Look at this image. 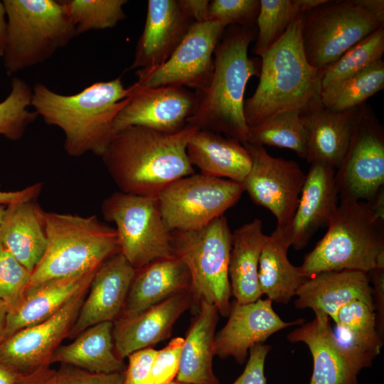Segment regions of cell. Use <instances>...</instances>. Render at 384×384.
<instances>
[{
	"mask_svg": "<svg viewBox=\"0 0 384 384\" xmlns=\"http://www.w3.org/2000/svg\"><path fill=\"white\" fill-rule=\"evenodd\" d=\"M127 102L116 116L113 135L129 127H144L172 134L183 129L194 113L200 96L182 87L129 86Z\"/></svg>",
	"mask_w": 384,
	"mask_h": 384,
	"instance_id": "cell-16",
	"label": "cell"
},
{
	"mask_svg": "<svg viewBox=\"0 0 384 384\" xmlns=\"http://www.w3.org/2000/svg\"><path fill=\"white\" fill-rule=\"evenodd\" d=\"M194 22L178 0H149L144 27L129 70L137 79L161 66L171 55Z\"/></svg>",
	"mask_w": 384,
	"mask_h": 384,
	"instance_id": "cell-18",
	"label": "cell"
},
{
	"mask_svg": "<svg viewBox=\"0 0 384 384\" xmlns=\"http://www.w3.org/2000/svg\"><path fill=\"white\" fill-rule=\"evenodd\" d=\"M96 271L27 289L20 304L7 313L3 339L54 315L75 295L89 288Z\"/></svg>",
	"mask_w": 384,
	"mask_h": 384,
	"instance_id": "cell-26",
	"label": "cell"
},
{
	"mask_svg": "<svg viewBox=\"0 0 384 384\" xmlns=\"http://www.w3.org/2000/svg\"><path fill=\"white\" fill-rule=\"evenodd\" d=\"M57 370L49 367L33 373L18 375L14 384H56Z\"/></svg>",
	"mask_w": 384,
	"mask_h": 384,
	"instance_id": "cell-50",
	"label": "cell"
},
{
	"mask_svg": "<svg viewBox=\"0 0 384 384\" xmlns=\"http://www.w3.org/2000/svg\"><path fill=\"white\" fill-rule=\"evenodd\" d=\"M156 351L153 348H146L129 355L123 383L151 384V368Z\"/></svg>",
	"mask_w": 384,
	"mask_h": 384,
	"instance_id": "cell-45",
	"label": "cell"
},
{
	"mask_svg": "<svg viewBox=\"0 0 384 384\" xmlns=\"http://www.w3.org/2000/svg\"><path fill=\"white\" fill-rule=\"evenodd\" d=\"M302 15L261 57L260 80L253 95L245 100L244 114L249 128L290 110L319 102L324 70L307 61L302 37Z\"/></svg>",
	"mask_w": 384,
	"mask_h": 384,
	"instance_id": "cell-4",
	"label": "cell"
},
{
	"mask_svg": "<svg viewBox=\"0 0 384 384\" xmlns=\"http://www.w3.org/2000/svg\"><path fill=\"white\" fill-rule=\"evenodd\" d=\"M338 200L335 169L312 162L291 222L286 228L277 230L290 246L297 250L303 249L319 228L328 225L337 208Z\"/></svg>",
	"mask_w": 384,
	"mask_h": 384,
	"instance_id": "cell-20",
	"label": "cell"
},
{
	"mask_svg": "<svg viewBox=\"0 0 384 384\" xmlns=\"http://www.w3.org/2000/svg\"><path fill=\"white\" fill-rule=\"evenodd\" d=\"M183 338L176 337L157 351L151 368V384H167L177 375Z\"/></svg>",
	"mask_w": 384,
	"mask_h": 384,
	"instance_id": "cell-43",
	"label": "cell"
},
{
	"mask_svg": "<svg viewBox=\"0 0 384 384\" xmlns=\"http://www.w3.org/2000/svg\"><path fill=\"white\" fill-rule=\"evenodd\" d=\"M340 201H369L384 185V131L366 104L362 106L347 153L335 172Z\"/></svg>",
	"mask_w": 384,
	"mask_h": 384,
	"instance_id": "cell-12",
	"label": "cell"
},
{
	"mask_svg": "<svg viewBox=\"0 0 384 384\" xmlns=\"http://www.w3.org/2000/svg\"><path fill=\"white\" fill-rule=\"evenodd\" d=\"M384 88V61L381 59L361 72L321 90L320 100L326 109L341 112L366 104Z\"/></svg>",
	"mask_w": 384,
	"mask_h": 384,
	"instance_id": "cell-33",
	"label": "cell"
},
{
	"mask_svg": "<svg viewBox=\"0 0 384 384\" xmlns=\"http://www.w3.org/2000/svg\"><path fill=\"white\" fill-rule=\"evenodd\" d=\"M260 11V0H213L210 1L208 21L226 27H254Z\"/></svg>",
	"mask_w": 384,
	"mask_h": 384,
	"instance_id": "cell-42",
	"label": "cell"
},
{
	"mask_svg": "<svg viewBox=\"0 0 384 384\" xmlns=\"http://www.w3.org/2000/svg\"><path fill=\"white\" fill-rule=\"evenodd\" d=\"M289 247L281 231L275 229L267 235L260 253L259 285L262 294H266L272 302L287 304L307 279L300 267L289 261Z\"/></svg>",
	"mask_w": 384,
	"mask_h": 384,
	"instance_id": "cell-31",
	"label": "cell"
},
{
	"mask_svg": "<svg viewBox=\"0 0 384 384\" xmlns=\"http://www.w3.org/2000/svg\"><path fill=\"white\" fill-rule=\"evenodd\" d=\"M228 316L225 326L215 335L214 353L220 358L233 357L239 364L245 362L253 346L263 343L284 328L304 322V319L284 321L268 298L246 304L233 301Z\"/></svg>",
	"mask_w": 384,
	"mask_h": 384,
	"instance_id": "cell-17",
	"label": "cell"
},
{
	"mask_svg": "<svg viewBox=\"0 0 384 384\" xmlns=\"http://www.w3.org/2000/svg\"><path fill=\"white\" fill-rule=\"evenodd\" d=\"M191 289V274L182 261L174 256L154 260L136 270L117 319L134 317L174 295Z\"/></svg>",
	"mask_w": 384,
	"mask_h": 384,
	"instance_id": "cell-24",
	"label": "cell"
},
{
	"mask_svg": "<svg viewBox=\"0 0 384 384\" xmlns=\"http://www.w3.org/2000/svg\"><path fill=\"white\" fill-rule=\"evenodd\" d=\"M2 1L8 22L3 58L9 75L48 60L77 36L61 1Z\"/></svg>",
	"mask_w": 384,
	"mask_h": 384,
	"instance_id": "cell-8",
	"label": "cell"
},
{
	"mask_svg": "<svg viewBox=\"0 0 384 384\" xmlns=\"http://www.w3.org/2000/svg\"><path fill=\"white\" fill-rule=\"evenodd\" d=\"M254 27L226 28L214 53V71L209 86L186 124L199 129L224 134L242 144L250 142L244 114L245 92L249 80L259 76L260 66L248 56Z\"/></svg>",
	"mask_w": 384,
	"mask_h": 384,
	"instance_id": "cell-3",
	"label": "cell"
},
{
	"mask_svg": "<svg viewBox=\"0 0 384 384\" xmlns=\"http://www.w3.org/2000/svg\"><path fill=\"white\" fill-rule=\"evenodd\" d=\"M102 212L106 220L115 224L120 252L135 270L174 257L171 232L164 222L156 196L117 191L104 199Z\"/></svg>",
	"mask_w": 384,
	"mask_h": 384,
	"instance_id": "cell-10",
	"label": "cell"
},
{
	"mask_svg": "<svg viewBox=\"0 0 384 384\" xmlns=\"http://www.w3.org/2000/svg\"><path fill=\"white\" fill-rule=\"evenodd\" d=\"M167 384H186V383H180V382H178V381L174 380H173V381H171V382H170V383H169Z\"/></svg>",
	"mask_w": 384,
	"mask_h": 384,
	"instance_id": "cell-56",
	"label": "cell"
},
{
	"mask_svg": "<svg viewBox=\"0 0 384 384\" xmlns=\"http://www.w3.org/2000/svg\"><path fill=\"white\" fill-rule=\"evenodd\" d=\"M33 90L23 80L14 77L11 90L7 97L0 102V135L16 141L24 134L29 124L38 117L30 111Z\"/></svg>",
	"mask_w": 384,
	"mask_h": 384,
	"instance_id": "cell-38",
	"label": "cell"
},
{
	"mask_svg": "<svg viewBox=\"0 0 384 384\" xmlns=\"http://www.w3.org/2000/svg\"><path fill=\"white\" fill-rule=\"evenodd\" d=\"M0 245L31 273L34 270L47 246L43 210L34 201L6 206Z\"/></svg>",
	"mask_w": 384,
	"mask_h": 384,
	"instance_id": "cell-28",
	"label": "cell"
},
{
	"mask_svg": "<svg viewBox=\"0 0 384 384\" xmlns=\"http://www.w3.org/2000/svg\"><path fill=\"white\" fill-rule=\"evenodd\" d=\"M32 90L33 110L46 124L63 131L64 149L72 156L90 151L102 154L113 136L114 119L130 92L121 77L94 82L70 95L57 93L40 82Z\"/></svg>",
	"mask_w": 384,
	"mask_h": 384,
	"instance_id": "cell-2",
	"label": "cell"
},
{
	"mask_svg": "<svg viewBox=\"0 0 384 384\" xmlns=\"http://www.w3.org/2000/svg\"><path fill=\"white\" fill-rule=\"evenodd\" d=\"M226 28L215 21L193 23L169 58L136 83L144 87L190 88L201 95L212 79L213 55Z\"/></svg>",
	"mask_w": 384,
	"mask_h": 384,
	"instance_id": "cell-13",
	"label": "cell"
},
{
	"mask_svg": "<svg viewBox=\"0 0 384 384\" xmlns=\"http://www.w3.org/2000/svg\"><path fill=\"white\" fill-rule=\"evenodd\" d=\"M370 272L373 282V297L375 310H377L376 323L380 336L383 334L384 325V261L380 262Z\"/></svg>",
	"mask_w": 384,
	"mask_h": 384,
	"instance_id": "cell-47",
	"label": "cell"
},
{
	"mask_svg": "<svg viewBox=\"0 0 384 384\" xmlns=\"http://www.w3.org/2000/svg\"><path fill=\"white\" fill-rule=\"evenodd\" d=\"M326 0H260L257 36L253 48L261 56L286 32L296 18Z\"/></svg>",
	"mask_w": 384,
	"mask_h": 384,
	"instance_id": "cell-34",
	"label": "cell"
},
{
	"mask_svg": "<svg viewBox=\"0 0 384 384\" xmlns=\"http://www.w3.org/2000/svg\"><path fill=\"white\" fill-rule=\"evenodd\" d=\"M42 187V183H36L19 191L0 190V205L8 206L17 202L34 201L40 194Z\"/></svg>",
	"mask_w": 384,
	"mask_h": 384,
	"instance_id": "cell-48",
	"label": "cell"
},
{
	"mask_svg": "<svg viewBox=\"0 0 384 384\" xmlns=\"http://www.w3.org/2000/svg\"><path fill=\"white\" fill-rule=\"evenodd\" d=\"M198 129L187 124L168 134L129 127L112 136L100 156L120 191L157 196L174 181L195 174L186 147Z\"/></svg>",
	"mask_w": 384,
	"mask_h": 384,
	"instance_id": "cell-1",
	"label": "cell"
},
{
	"mask_svg": "<svg viewBox=\"0 0 384 384\" xmlns=\"http://www.w3.org/2000/svg\"><path fill=\"white\" fill-rule=\"evenodd\" d=\"M88 289L75 295L48 319L3 339L0 342V361L18 375L49 367L60 342L68 336Z\"/></svg>",
	"mask_w": 384,
	"mask_h": 384,
	"instance_id": "cell-15",
	"label": "cell"
},
{
	"mask_svg": "<svg viewBox=\"0 0 384 384\" xmlns=\"http://www.w3.org/2000/svg\"><path fill=\"white\" fill-rule=\"evenodd\" d=\"M368 204L373 213L380 220L384 221V191L383 187L369 201Z\"/></svg>",
	"mask_w": 384,
	"mask_h": 384,
	"instance_id": "cell-51",
	"label": "cell"
},
{
	"mask_svg": "<svg viewBox=\"0 0 384 384\" xmlns=\"http://www.w3.org/2000/svg\"><path fill=\"white\" fill-rule=\"evenodd\" d=\"M114 322L90 326L70 343L59 346L50 363H60L96 373L123 372L126 366L114 348Z\"/></svg>",
	"mask_w": 384,
	"mask_h": 384,
	"instance_id": "cell-30",
	"label": "cell"
},
{
	"mask_svg": "<svg viewBox=\"0 0 384 384\" xmlns=\"http://www.w3.org/2000/svg\"><path fill=\"white\" fill-rule=\"evenodd\" d=\"M77 35L92 30L112 28L126 17L127 0L61 1Z\"/></svg>",
	"mask_w": 384,
	"mask_h": 384,
	"instance_id": "cell-37",
	"label": "cell"
},
{
	"mask_svg": "<svg viewBox=\"0 0 384 384\" xmlns=\"http://www.w3.org/2000/svg\"><path fill=\"white\" fill-rule=\"evenodd\" d=\"M370 281L368 274L360 271L318 273L298 288L295 307L323 312L333 320L343 306L354 300L361 301L375 310Z\"/></svg>",
	"mask_w": 384,
	"mask_h": 384,
	"instance_id": "cell-23",
	"label": "cell"
},
{
	"mask_svg": "<svg viewBox=\"0 0 384 384\" xmlns=\"http://www.w3.org/2000/svg\"><path fill=\"white\" fill-rule=\"evenodd\" d=\"M232 244L226 217L221 215L197 230L171 232L173 255L187 267L194 304L206 301L228 316L231 290L228 264Z\"/></svg>",
	"mask_w": 384,
	"mask_h": 384,
	"instance_id": "cell-9",
	"label": "cell"
},
{
	"mask_svg": "<svg viewBox=\"0 0 384 384\" xmlns=\"http://www.w3.org/2000/svg\"><path fill=\"white\" fill-rule=\"evenodd\" d=\"M383 222L362 201H340L326 234L299 266L307 279L327 271L366 274L384 261Z\"/></svg>",
	"mask_w": 384,
	"mask_h": 384,
	"instance_id": "cell-6",
	"label": "cell"
},
{
	"mask_svg": "<svg viewBox=\"0 0 384 384\" xmlns=\"http://www.w3.org/2000/svg\"><path fill=\"white\" fill-rule=\"evenodd\" d=\"M383 27V0H326L302 15L307 61L324 71L352 46Z\"/></svg>",
	"mask_w": 384,
	"mask_h": 384,
	"instance_id": "cell-7",
	"label": "cell"
},
{
	"mask_svg": "<svg viewBox=\"0 0 384 384\" xmlns=\"http://www.w3.org/2000/svg\"><path fill=\"white\" fill-rule=\"evenodd\" d=\"M383 53L384 27L352 46L325 69L321 78V90L366 69L381 60Z\"/></svg>",
	"mask_w": 384,
	"mask_h": 384,
	"instance_id": "cell-36",
	"label": "cell"
},
{
	"mask_svg": "<svg viewBox=\"0 0 384 384\" xmlns=\"http://www.w3.org/2000/svg\"><path fill=\"white\" fill-rule=\"evenodd\" d=\"M186 152L201 174L242 183L252 165L245 146L233 138L198 129L190 139Z\"/></svg>",
	"mask_w": 384,
	"mask_h": 384,
	"instance_id": "cell-25",
	"label": "cell"
},
{
	"mask_svg": "<svg viewBox=\"0 0 384 384\" xmlns=\"http://www.w3.org/2000/svg\"><path fill=\"white\" fill-rule=\"evenodd\" d=\"M18 374L0 361V384H14Z\"/></svg>",
	"mask_w": 384,
	"mask_h": 384,
	"instance_id": "cell-53",
	"label": "cell"
},
{
	"mask_svg": "<svg viewBox=\"0 0 384 384\" xmlns=\"http://www.w3.org/2000/svg\"><path fill=\"white\" fill-rule=\"evenodd\" d=\"M135 271L121 252L105 262L96 271L67 337L75 338L101 322H114L122 311Z\"/></svg>",
	"mask_w": 384,
	"mask_h": 384,
	"instance_id": "cell-19",
	"label": "cell"
},
{
	"mask_svg": "<svg viewBox=\"0 0 384 384\" xmlns=\"http://www.w3.org/2000/svg\"><path fill=\"white\" fill-rule=\"evenodd\" d=\"M46 252L31 272L28 287L97 270L120 252L115 228L95 215L80 216L43 210Z\"/></svg>",
	"mask_w": 384,
	"mask_h": 384,
	"instance_id": "cell-5",
	"label": "cell"
},
{
	"mask_svg": "<svg viewBox=\"0 0 384 384\" xmlns=\"http://www.w3.org/2000/svg\"><path fill=\"white\" fill-rule=\"evenodd\" d=\"M244 191L242 183L193 174L174 181L156 198L168 230L190 231L223 215Z\"/></svg>",
	"mask_w": 384,
	"mask_h": 384,
	"instance_id": "cell-11",
	"label": "cell"
},
{
	"mask_svg": "<svg viewBox=\"0 0 384 384\" xmlns=\"http://www.w3.org/2000/svg\"><path fill=\"white\" fill-rule=\"evenodd\" d=\"M335 340L343 368L341 384H358L360 371L371 366L378 353L354 341L344 329L336 326Z\"/></svg>",
	"mask_w": 384,
	"mask_h": 384,
	"instance_id": "cell-41",
	"label": "cell"
},
{
	"mask_svg": "<svg viewBox=\"0 0 384 384\" xmlns=\"http://www.w3.org/2000/svg\"><path fill=\"white\" fill-rule=\"evenodd\" d=\"M6 206L0 205V229L1 228L3 221H4V216H5V213H6Z\"/></svg>",
	"mask_w": 384,
	"mask_h": 384,
	"instance_id": "cell-55",
	"label": "cell"
},
{
	"mask_svg": "<svg viewBox=\"0 0 384 384\" xmlns=\"http://www.w3.org/2000/svg\"><path fill=\"white\" fill-rule=\"evenodd\" d=\"M252 165L242 183L245 191L257 205L270 210L277 229L286 228L295 213L306 174L294 161L271 156L264 146L243 143Z\"/></svg>",
	"mask_w": 384,
	"mask_h": 384,
	"instance_id": "cell-14",
	"label": "cell"
},
{
	"mask_svg": "<svg viewBox=\"0 0 384 384\" xmlns=\"http://www.w3.org/2000/svg\"><path fill=\"white\" fill-rule=\"evenodd\" d=\"M219 318L217 307L206 301L187 331L175 380L186 384H220L213 369L215 331Z\"/></svg>",
	"mask_w": 384,
	"mask_h": 384,
	"instance_id": "cell-27",
	"label": "cell"
},
{
	"mask_svg": "<svg viewBox=\"0 0 384 384\" xmlns=\"http://www.w3.org/2000/svg\"><path fill=\"white\" fill-rule=\"evenodd\" d=\"M334 321L354 341L380 353L383 338L377 329L376 313L366 303L354 300L343 306Z\"/></svg>",
	"mask_w": 384,
	"mask_h": 384,
	"instance_id": "cell-39",
	"label": "cell"
},
{
	"mask_svg": "<svg viewBox=\"0 0 384 384\" xmlns=\"http://www.w3.org/2000/svg\"><path fill=\"white\" fill-rule=\"evenodd\" d=\"M267 237L258 218L245 223L232 233L228 277L231 296L239 304L255 302L262 295L258 281V265Z\"/></svg>",
	"mask_w": 384,
	"mask_h": 384,
	"instance_id": "cell-29",
	"label": "cell"
},
{
	"mask_svg": "<svg viewBox=\"0 0 384 384\" xmlns=\"http://www.w3.org/2000/svg\"><path fill=\"white\" fill-rule=\"evenodd\" d=\"M270 345L258 343L249 350V358L241 375L233 384H266L264 368Z\"/></svg>",
	"mask_w": 384,
	"mask_h": 384,
	"instance_id": "cell-46",
	"label": "cell"
},
{
	"mask_svg": "<svg viewBox=\"0 0 384 384\" xmlns=\"http://www.w3.org/2000/svg\"><path fill=\"white\" fill-rule=\"evenodd\" d=\"M300 112L297 109L282 112L250 127L249 143L287 148L305 159L306 134Z\"/></svg>",
	"mask_w": 384,
	"mask_h": 384,
	"instance_id": "cell-35",
	"label": "cell"
},
{
	"mask_svg": "<svg viewBox=\"0 0 384 384\" xmlns=\"http://www.w3.org/2000/svg\"><path fill=\"white\" fill-rule=\"evenodd\" d=\"M8 36L6 12L3 1H0V57H4Z\"/></svg>",
	"mask_w": 384,
	"mask_h": 384,
	"instance_id": "cell-52",
	"label": "cell"
},
{
	"mask_svg": "<svg viewBox=\"0 0 384 384\" xmlns=\"http://www.w3.org/2000/svg\"><path fill=\"white\" fill-rule=\"evenodd\" d=\"M194 304L192 291L174 295L127 319L114 321L113 338L117 356L124 360L131 353L167 339L178 319Z\"/></svg>",
	"mask_w": 384,
	"mask_h": 384,
	"instance_id": "cell-22",
	"label": "cell"
},
{
	"mask_svg": "<svg viewBox=\"0 0 384 384\" xmlns=\"http://www.w3.org/2000/svg\"><path fill=\"white\" fill-rule=\"evenodd\" d=\"M123 380L124 371L96 373L66 364H61L56 377V384H124Z\"/></svg>",
	"mask_w": 384,
	"mask_h": 384,
	"instance_id": "cell-44",
	"label": "cell"
},
{
	"mask_svg": "<svg viewBox=\"0 0 384 384\" xmlns=\"http://www.w3.org/2000/svg\"><path fill=\"white\" fill-rule=\"evenodd\" d=\"M183 11L194 23H203L208 21V0H178Z\"/></svg>",
	"mask_w": 384,
	"mask_h": 384,
	"instance_id": "cell-49",
	"label": "cell"
},
{
	"mask_svg": "<svg viewBox=\"0 0 384 384\" xmlns=\"http://www.w3.org/2000/svg\"><path fill=\"white\" fill-rule=\"evenodd\" d=\"M8 309L6 304L0 299V342L3 339Z\"/></svg>",
	"mask_w": 384,
	"mask_h": 384,
	"instance_id": "cell-54",
	"label": "cell"
},
{
	"mask_svg": "<svg viewBox=\"0 0 384 384\" xmlns=\"http://www.w3.org/2000/svg\"><path fill=\"white\" fill-rule=\"evenodd\" d=\"M362 106L335 112L319 102L301 110L306 134L305 159L337 169L348 149Z\"/></svg>",
	"mask_w": 384,
	"mask_h": 384,
	"instance_id": "cell-21",
	"label": "cell"
},
{
	"mask_svg": "<svg viewBox=\"0 0 384 384\" xmlns=\"http://www.w3.org/2000/svg\"><path fill=\"white\" fill-rule=\"evenodd\" d=\"M315 318L302 324L287 335L292 343L303 342L313 358V372L309 384H341L343 368L329 317L315 311Z\"/></svg>",
	"mask_w": 384,
	"mask_h": 384,
	"instance_id": "cell-32",
	"label": "cell"
},
{
	"mask_svg": "<svg viewBox=\"0 0 384 384\" xmlns=\"http://www.w3.org/2000/svg\"><path fill=\"white\" fill-rule=\"evenodd\" d=\"M28 271L8 250L0 245V299L8 311L22 301L30 281Z\"/></svg>",
	"mask_w": 384,
	"mask_h": 384,
	"instance_id": "cell-40",
	"label": "cell"
}]
</instances>
